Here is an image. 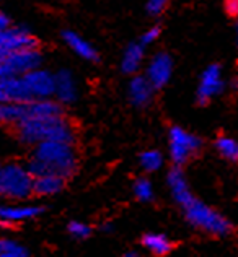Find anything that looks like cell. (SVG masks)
Here are the masks:
<instances>
[{"label":"cell","instance_id":"10","mask_svg":"<svg viewBox=\"0 0 238 257\" xmlns=\"http://www.w3.org/2000/svg\"><path fill=\"white\" fill-rule=\"evenodd\" d=\"M44 210L43 205L36 204H4L0 205V226L9 228L17 223L33 220L43 215Z\"/></svg>","mask_w":238,"mask_h":257},{"label":"cell","instance_id":"3","mask_svg":"<svg viewBox=\"0 0 238 257\" xmlns=\"http://www.w3.org/2000/svg\"><path fill=\"white\" fill-rule=\"evenodd\" d=\"M181 210L189 226L201 233L223 238V236L232 234L233 231V223L225 215H222L219 210H215L214 207L207 205L206 202L199 200L198 197L189 202Z\"/></svg>","mask_w":238,"mask_h":257},{"label":"cell","instance_id":"32","mask_svg":"<svg viewBox=\"0 0 238 257\" xmlns=\"http://www.w3.org/2000/svg\"><path fill=\"white\" fill-rule=\"evenodd\" d=\"M122 257H142V255L137 251H126L124 254H122Z\"/></svg>","mask_w":238,"mask_h":257},{"label":"cell","instance_id":"11","mask_svg":"<svg viewBox=\"0 0 238 257\" xmlns=\"http://www.w3.org/2000/svg\"><path fill=\"white\" fill-rule=\"evenodd\" d=\"M78 98V86L75 75L69 69H59L54 72V96L52 99L57 101L60 106L73 104Z\"/></svg>","mask_w":238,"mask_h":257},{"label":"cell","instance_id":"30","mask_svg":"<svg viewBox=\"0 0 238 257\" xmlns=\"http://www.w3.org/2000/svg\"><path fill=\"white\" fill-rule=\"evenodd\" d=\"M5 77H12V75L9 73V70H7V67L2 62H0V80L5 78Z\"/></svg>","mask_w":238,"mask_h":257},{"label":"cell","instance_id":"31","mask_svg":"<svg viewBox=\"0 0 238 257\" xmlns=\"http://www.w3.org/2000/svg\"><path fill=\"white\" fill-rule=\"evenodd\" d=\"M9 242H10V238H0V252L9 246Z\"/></svg>","mask_w":238,"mask_h":257},{"label":"cell","instance_id":"26","mask_svg":"<svg viewBox=\"0 0 238 257\" xmlns=\"http://www.w3.org/2000/svg\"><path fill=\"white\" fill-rule=\"evenodd\" d=\"M167 9H168V2H167V0H148V2L145 4L147 15L152 17V18L162 17L163 13L167 12Z\"/></svg>","mask_w":238,"mask_h":257},{"label":"cell","instance_id":"33","mask_svg":"<svg viewBox=\"0 0 238 257\" xmlns=\"http://www.w3.org/2000/svg\"><path fill=\"white\" fill-rule=\"evenodd\" d=\"M101 231H105V233L113 231V225H111V223H105V225L101 226Z\"/></svg>","mask_w":238,"mask_h":257},{"label":"cell","instance_id":"27","mask_svg":"<svg viewBox=\"0 0 238 257\" xmlns=\"http://www.w3.org/2000/svg\"><path fill=\"white\" fill-rule=\"evenodd\" d=\"M160 35H162V28H160L158 25H155V26H152V28H148L145 33H142V36H140V39H139V44H140L142 47L150 46V44H153V43H157V41H158Z\"/></svg>","mask_w":238,"mask_h":257},{"label":"cell","instance_id":"20","mask_svg":"<svg viewBox=\"0 0 238 257\" xmlns=\"http://www.w3.org/2000/svg\"><path fill=\"white\" fill-rule=\"evenodd\" d=\"M26 119V104L0 103V127L15 128Z\"/></svg>","mask_w":238,"mask_h":257},{"label":"cell","instance_id":"25","mask_svg":"<svg viewBox=\"0 0 238 257\" xmlns=\"http://www.w3.org/2000/svg\"><path fill=\"white\" fill-rule=\"evenodd\" d=\"M0 257H30V251L15 239H10L9 246L0 252Z\"/></svg>","mask_w":238,"mask_h":257},{"label":"cell","instance_id":"22","mask_svg":"<svg viewBox=\"0 0 238 257\" xmlns=\"http://www.w3.org/2000/svg\"><path fill=\"white\" fill-rule=\"evenodd\" d=\"M214 148L222 158H225L227 161H235L238 160V144L233 137L230 135H219L214 142Z\"/></svg>","mask_w":238,"mask_h":257},{"label":"cell","instance_id":"16","mask_svg":"<svg viewBox=\"0 0 238 257\" xmlns=\"http://www.w3.org/2000/svg\"><path fill=\"white\" fill-rule=\"evenodd\" d=\"M62 41L67 44V47H69L72 52H75L80 59L88 60V62H98L100 60L98 51L95 49L85 38H82L78 33L72 31V30L62 31Z\"/></svg>","mask_w":238,"mask_h":257},{"label":"cell","instance_id":"18","mask_svg":"<svg viewBox=\"0 0 238 257\" xmlns=\"http://www.w3.org/2000/svg\"><path fill=\"white\" fill-rule=\"evenodd\" d=\"M65 187V181L57 176H39L33 179V195L35 197H52L62 192Z\"/></svg>","mask_w":238,"mask_h":257},{"label":"cell","instance_id":"21","mask_svg":"<svg viewBox=\"0 0 238 257\" xmlns=\"http://www.w3.org/2000/svg\"><path fill=\"white\" fill-rule=\"evenodd\" d=\"M163 165H165V158L157 148H148L139 155V166L145 173H157L162 170Z\"/></svg>","mask_w":238,"mask_h":257},{"label":"cell","instance_id":"5","mask_svg":"<svg viewBox=\"0 0 238 257\" xmlns=\"http://www.w3.org/2000/svg\"><path fill=\"white\" fill-rule=\"evenodd\" d=\"M204 148V140L180 125H172L168 131V155L173 166L183 168Z\"/></svg>","mask_w":238,"mask_h":257},{"label":"cell","instance_id":"6","mask_svg":"<svg viewBox=\"0 0 238 257\" xmlns=\"http://www.w3.org/2000/svg\"><path fill=\"white\" fill-rule=\"evenodd\" d=\"M44 62V56L41 47H31V49H22L9 54L2 64L12 77H23L36 69H41Z\"/></svg>","mask_w":238,"mask_h":257},{"label":"cell","instance_id":"28","mask_svg":"<svg viewBox=\"0 0 238 257\" xmlns=\"http://www.w3.org/2000/svg\"><path fill=\"white\" fill-rule=\"evenodd\" d=\"M225 12L230 18H236L238 15V2L236 0H230V2H225Z\"/></svg>","mask_w":238,"mask_h":257},{"label":"cell","instance_id":"34","mask_svg":"<svg viewBox=\"0 0 238 257\" xmlns=\"http://www.w3.org/2000/svg\"><path fill=\"white\" fill-rule=\"evenodd\" d=\"M0 103H7V101H5V98H4V94H2V93H0Z\"/></svg>","mask_w":238,"mask_h":257},{"label":"cell","instance_id":"17","mask_svg":"<svg viewBox=\"0 0 238 257\" xmlns=\"http://www.w3.org/2000/svg\"><path fill=\"white\" fill-rule=\"evenodd\" d=\"M145 60V47L139 43H129L121 57V70L126 75H137Z\"/></svg>","mask_w":238,"mask_h":257},{"label":"cell","instance_id":"24","mask_svg":"<svg viewBox=\"0 0 238 257\" xmlns=\"http://www.w3.org/2000/svg\"><path fill=\"white\" fill-rule=\"evenodd\" d=\"M67 231L72 236L73 239H78V241H84L87 238H90L93 229L92 226L88 225L85 221H78V220H72L69 221V225H67Z\"/></svg>","mask_w":238,"mask_h":257},{"label":"cell","instance_id":"8","mask_svg":"<svg viewBox=\"0 0 238 257\" xmlns=\"http://www.w3.org/2000/svg\"><path fill=\"white\" fill-rule=\"evenodd\" d=\"M173 75V59L168 52H157L150 57L145 65L144 77L148 80V83L153 86V90H162L165 88Z\"/></svg>","mask_w":238,"mask_h":257},{"label":"cell","instance_id":"4","mask_svg":"<svg viewBox=\"0 0 238 257\" xmlns=\"http://www.w3.org/2000/svg\"><path fill=\"white\" fill-rule=\"evenodd\" d=\"M0 197L23 202L33 197V176L18 161L0 165Z\"/></svg>","mask_w":238,"mask_h":257},{"label":"cell","instance_id":"7","mask_svg":"<svg viewBox=\"0 0 238 257\" xmlns=\"http://www.w3.org/2000/svg\"><path fill=\"white\" fill-rule=\"evenodd\" d=\"M225 90V80L222 75V67L219 64L207 65L199 77L198 90H196V99L199 106L209 104L214 98H217Z\"/></svg>","mask_w":238,"mask_h":257},{"label":"cell","instance_id":"15","mask_svg":"<svg viewBox=\"0 0 238 257\" xmlns=\"http://www.w3.org/2000/svg\"><path fill=\"white\" fill-rule=\"evenodd\" d=\"M65 116V107L54 99H38L26 103V119H54Z\"/></svg>","mask_w":238,"mask_h":257},{"label":"cell","instance_id":"29","mask_svg":"<svg viewBox=\"0 0 238 257\" xmlns=\"http://www.w3.org/2000/svg\"><path fill=\"white\" fill-rule=\"evenodd\" d=\"M13 23H12V18L7 15L4 10H0V31H4L7 28H10Z\"/></svg>","mask_w":238,"mask_h":257},{"label":"cell","instance_id":"13","mask_svg":"<svg viewBox=\"0 0 238 257\" xmlns=\"http://www.w3.org/2000/svg\"><path fill=\"white\" fill-rule=\"evenodd\" d=\"M153 86L148 83V80L137 73V75L131 77V82L127 85V99L134 107L137 109H144V107L150 106L155 98Z\"/></svg>","mask_w":238,"mask_h":257},{"label":"cell","instance_id":"9","mask_svg":"<svg viewBox=\"0 0 238 257\" xmlns=\"http://www.w3.org/2000/svg\"><path fill=\"white\" fill-rule=\"evenodd\" d=\"M28 88V93L33 101L38 99H52L54 96V72L44 69H36L22 77Z\"/></svg>","mask_w":238,"mask_h":257},{"label":"cell","instance_id":"12","mask_svg":"<svg viewBox=\"0 0 238 257\" xmlns=\"http://www.w3.org/2000/svg\"><path fill=\"white\" fill-rule=\"evenodd\" d=\"M167 186L170 189V194H172L175 204L180 208H185L189 202H193L196 199L183 168L173 166L172 170L167 173Z\"/></svg>","mask_w":238,"mask_h":257},{"label":"cell","instance_id":"19","mask_svg":"<svg viewBox=\"0 0 238 257\" xmlns=\"http://www.w3.org/2000/svg\"><path fill=\"white\" fill-rule=\"evenodd\" d=\"M140 242L148 252L152 255H157V257H165L172 252V249H173L172 239L163 233H155V231L145 233L142 236Z\"/></svg>","mask_w":238,"mask_h":257},{"label":"cell","instance_id":"14","mask_svg":"<svg viewBox=\"0 0 238 257\" xmlns=\"http://www.w3.org/2000/svg\"><path fill=\"white\" fill-rule=\"evenodd\" d=\"M0 93L4 94L7 103L26 104V103H30V101H33L22 77L2 78L0 80Z\"/></svg>","mask_w":238,"mask_h":257},{"label":"cell","instance_id":"36","mask_svg":"<svg viewBox=\"0 0 238 257\" xmlns=\"http://www.w3.org/2000/svg\"><path fill=\"white\" fill-rule=\"evenodd\" d=\"M4 59H5V56H4V54H0V62H2Z\"/></svg>","mask_w":238,"mask_h":257},{"label":"cell","instance_id":"2","mask_svg":"<svg viewBox=\"0 0 238 257\" xmlns=\"http://www.w3.org/2000/svg\"><path fill=\"white\" fill-rule=\"evenodd\" d=\"M15 137L20 144L35 147L43 142H59V144L75 145L77 128L67 116L54 119H25L15 128Z\"/></svg>","mask_w":238,"mask_h":257},{"label":"cell","instance_id":"35","mask_svg":"<svg viewBox=\"0 0 238 257\" xmlns=\"http://www.w3.org/2000/svg\"><path fill=\"white\" fill-rule=\"evenodd\" d=\"M232 88H236V78L232 80Z\"/></svg>","mask_w":238,"mask_h":257},{"label":"cell","instance_id":"1","mask_svg":"<svg viewBox=\"0 0 238 257\" xmlns=\"http://www.w3.org/2000/svg\"><path fill=\"white\" fill-rule=\"evenodd\" d=\"M25 166L33 179L39 176H57L67 181L78 170V155L75 145L43 142L33 147L31 157Z\"/></svg>","mask_w":238,"mask_h":257},{"label":"cell","instance_id":"23","mask_svg":"<svg viewBox=\"0 0 238 257\" xmlns=\"http://www.w3.org/2000/svg\"><path fill=\"white\" fill-rule=\"evenodd\" d=\"M132 194L135 200L142 202V204H148L155 199V189H153V182L145 178V176H140L134 182H132Z\"/></svg>","mask_w":238,"mask_h":257}]
</instances>
